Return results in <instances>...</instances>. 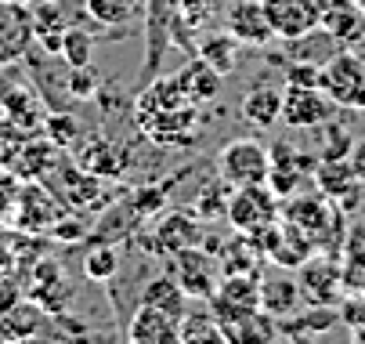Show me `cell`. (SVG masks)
Returning a JSON list of instances; mask_svg holds the SVG:
<instances>
[{
  "label": "cell",
  "instance_id": "obj_1",
  "mask_svg": "<svg viewBox=\"0 0 365 344\" xmlns=\"http://www.w3.org/2000/svg\"><path fill=\"white\" fill-rule=\"evenodd\" d=\"M134 120L138 127L155 141V145H192L199 134V113L195 106H178V109H155L152 98L141 91L134 102Z\"/></svg>",
  "mask_w": 365,
  "mask_h": 344
},
{
  "label": "cell",
  "instance_id": "obj_2",
  "mask_svg": "<svg viewBox=\"0 0 365 344\" xmlns=\"http://www.w3.org/2000/svg\"><path fill=\"white\" fill-rule=\"evenodd\" d=\"M62 214H66L62 200L43 181H22L15 188V203H11L8 228H15L22 236H43V232L55 228V221Z\"/></svg>",
  "mask_w": 365,
  "mask_h": 344
},
{
  "label": "cell",
  "instance_id": "obj_3",
  "mask_svg": "<svg viewBox=\"0 0 365 344\" xmlns=\"http://www.w3.org/2000/svg\"><path fill=\"white\" fill-rule=\"evenodd\" d=\"M268 171H272V149L257 138H232L217 153V178H225L232 188L264 185Z\"/></svg>",
  "mask_w": 365,
  "mask_h": 344
},
{
  "label": "cell",
  "instance_id": "obj_4",
  "mask_svg": "<svg viewBox=\"0 0 365 344\" xmlns=\"http://www.w3.org/2000/svg\"><path fill=\"white\" fill-rule=\"evenodd\" d=\"M282 200L268 188V185H242V188H232L228 196V221L235 232L242 236H257L264 232L268 225H275L282 218Z\"/></svg>",
  "mask_w": 365,
  "mask_h": 344
},
{
  "label": "cell",
  "instance_id": "obj_5",
  "mask_svg": "<svg viewBox=\"0 0 365 344\" xmlns=\"http://www.w3.org/2000/svg\"><path fill=\"white\" fill-rule=\"evenodd\" d=\"M319 87L333 98V106L340 109H365V62L344 47L322 66Z\"/></svg>",
  "mask_w": 365,
  "mask_h": 344
},
{
  "label": "cell",
  "instance_id": "obj_6",
  "mask_svg": "<svg viewBox=\"0 0 365 344\" xmlns=\"http://www.w3.org/2000/svg\"><path fill=\"white\" fill-rule=\"evenodd\" d=\"M170 275L178 286L188 293V301H210L217 290V258L199 243V247H185L170 258Z\"/></svg>",
  "mask_w": 365,
  "mask_h": 344
},
{
  "label": "cell",
  "instance_id": "obj_7",
  "mask_svg": "<svg viewBox=\"0 0 365 344\" xmlns=\"http://www.w3.org/2000/svg\"><path fill=\"white\" fill-rule=\"evenodd\" d=\"M297 283L307 305H340L344 301V265L336 258H315L311 254L300 268H297Z\"/></svg>",
  "mask_w": 365,
  "mask_h": 344
},
{
  "label": "cell",
  "instance_id": "obj_8",
  "mask_svg": "<svg viewBox=\"0 0 365 344\" xmlns=\"http://www.w3.org/2000/svg\"><path fill=\"white\" fill-rule=\"evenodd\" d=\"M22 286L51 315H62L73 301V286H69V279H66V272L55 258H40L36 265H29V272L22 275Z\"/></svg>",
  "mask_w": 365,
  "mask_h": 344
},
{
  "label": "cell",
  "instance_id": "obj_9",
  "mask_svg": "<svg viewBox=\"0 0 365 344\" xmlns=\"http://www.w3.org/2000/svg\"><path fill=\"white\" fill-rule=\"evenodd\" d=\"M333 98L322 87H300V84H286L282 91V120L297 131H311L322 127L326 120H333Z\"/></svg>",
  "mask_w": 365,
  "mask_h": 344
},
{
  "label": "cell",
  "instance_id": "obj_10",
  "mask_svg": "<svg viewBox=\"0 0 365 344\" xmlns=\"http://www.w3.org/2000/svg\"><path fill=\"white\" fill-rule=\"evenodd\" d=\"M47 174H51L47 188L58 196L66 211H83V207H91L94 196H101V178L87 174L76 160H62V163L51 167Z\"/></svg>",
  "mask_w": 365,
  "mask_h": 344
},
{
  "label": "cell",
  "instance_id": "obj_11",
  "mask_svg": "<svg viewBox=\"0 0 365 344\" xmlns=\"http://www.w3.org/2000/svg\"><path fill=\"white\" fill-rule=\"evenodd\" d=\"M47 330H51V312L40 301L26 298V293L11 308L0 312V340L4 344H26V340L43 337Z\"/></svg>",
  "mask_w": 365,
  "mask_h": 344
},
{
  "label": "cell",
  "instance_id": "obj_12",
  "mask_svg": "<svg viewBox=\"0 0 365 344\" xmlns=\"http://www.w3.org/2000/svg\"><path fill=\"white\" fill-rule=\"evenodd\" d=\"M33 44V11L22 0H0V66L29 55Z\"/></svg>",
  "mask_w": 365,
  "mask_h": 344
},
{
  "label": "cell",
  "instance_id": "obj_13",
  "mask_svg": "<svg viewBox=\"0 0 365 344\" xmlns=\"http://www.w3.org/2000/svg\"><path fill=\"white\" fill-rule=\"evenodd\" d=\"M202 243V225H199V214L192 211H170L160 218V225L152 228V243L148 247L163 258H174L178 251L185 247H199Z\"/></svg>",
  "mask_w": 365,
  "mask_h": 344
},
{
  "label": "cell",
  "instance_id": "obj_14",
  "mask_svg": "<svg viewBox=\"0 0 365 344\" xmlns=\"http://www.w3.org/2000/svg\"><path fill=\"white\" fill-rule=\"evenodd\" d=\"M225 29L246 47H264L268 40H275L268 11H264V0H235V4H228Z\"/></svg>",
  "mask_w": 365,
  "mask_h": 344
},
{
  "label": "cell",
  "instance_id": "obj_15",
  "mask_svg": "<svg viewBox=\"0 0 365 344\" xmlns=\"http://www.w3.org/2000/svg\"><path fill=\"white\" fill-rule=\"evenodd\" d=\"M315 185L322 196H329V200L347 214V211H358L361 203V181L354 178L351 163L347 160H319L315 163Z\"/></svg>",
  "mask_w": 365,
  "mask_h": 344
},
{
  "label": "cell",
  "instance_id": "obj_16",
  "mask_svg": "<svg viewBox=\"0 0 365 344\" xmlns=\"http://www.w3.org/2000/svg\"><path fill=\"white\" fill-rule=\"evenodd\" d=\"M264 11L279 40L304 36L319 26V0H264Z\"/></svg>",
  "mask_w": 365,
  "mask_h": 344
},
{
  "label": "cell",
  "instance_id": "obj_17",
  "mask_svg": "<svg viewBox=\"0 0 365 344\" xmlns=\"http://www.w3.org/2000/svg\"><path fill=\"white\" fill-rule=\"evenodd\" d=\"M0 109H4V120L29 131V134H40L43 131V120H47V109L40 102V94L29 91V84H8L0 91Z\"/></svg>",
  "mask_w": 365,
  "mask_h": 344
},
{
  "label": "cell",
  "instance_id": "obj_18",
  "mask_svg": "<svg viewBox=\"0 0 365 344\" xmlns=\"http://www.w3.org/2000/svg\"><path fill=\"white\" fill-rule=\"evenodd\" d=\"M319 26L351 47L365 36V11L354 0H319Z\"/></svg>",
  "mask_w": 365,
  "mask_h": 344
},
{
  "label": "cell",
  "instance_id": "obj_19",
  "mask_svg": "<svg viewBox=\"0 0 365 344\" xmlns=\"http://www.w3.org/2000/svg\"><path fill=\"white\" fill-rule=\"evenodd\" d=\"M300 301H304V293H300V283L289 275V268H279V272L260 279V308H264L275 323L297 315Z\"/></svg>",
  "mask_w": 365,
  "mask_h": 344
},
{
  "label": "cell",
  "instance_id": "obj_20",
  "mask_svg": "<svg viewBox=\"0 0 365 344\" xmlns=\"http://www.w3.org/2000/svg\"><path fill=\"white\" fill-rule=\"evenodd\" d=\"M239 116L260 131H268L282 120V91L268 80H257L246 94H242V102H239Z\"/></svg>",
  "mask_w": 365,
  "mask_h": 344
},
{
  "label": "cell",
  "instance_id": "obj_21",
  "mask_svg": "<svg viewBox=\"0 0 365 344\" xmlns=\"http://www.w3.org/2000/svg\"><path fill=\"white\" fill-rule=\"evenodd\" d=\"M127 340L130 344H178V319L163 315L152 305H138L127 319Z\"/></svg>",
  "mask_w": 365,
  "mask_h": 344
},
{
  "label": "cell",
  "instance_id": "obj_22",
  "mask_svg": "<svg viewBox=\"0 0 365 344\" xmlns=\"http://www.w3.org/2000/svg\"><path fill=\"white\" fill-rule=\"evenodd\" d=\"M178 84H181V91H185V98L199 109V106H206V102H214V98L221 94V84H225V76L217 73V69H210L199 55L178 73Z\"/></svg>",
  "mask_w": 365,
  "mask_h": 344
},
{
  "label": "cell",
  "instance_id": "obj_23",
  "mask_svg": "<svg viewBox=\"0 0 365 344\" xmlns=\"http://www.w3.org/2000/svg\"><path fill=\"white\" fill-rule=\"evenodd\" d=\"M286 51H289V62H311V66H326L336 51H344V44L333 36V33H326L322 26H315V29H307L304 36H293V40H286Z\"/></svg>",
  "mask_w": 365,
  "mask_h": 344
},
{
  "label": "cell",
  "instance_id": "obj_24",
  "mask_svg": "<svg viewBox=\"0 0 365 344\" xmlns=\"http://www.w3.org/2000/svg\"><path fill=\"white\" fill-rule=\"evenodd\" d=\"M76 163L94 178H120L123 174V156L116 153V145L109 138H101V134L87 138V145L76 153Z\"/></svg>",
  "mask_w": 365,
  "mask_h": 344
},
{
  "label": "cell",
  "instance_id": "obj_25",
  "mask_svg": "<svg viewBox=\"0 0 365 344\" xmlns=\"http://www.w3.org/2000/svg\"><path fill=\"white\" fill-rule=\"evenodd\" d=\"M141 305H152L170 319H181L188 312V293L178 286L174 275H155L141 286Z\"/></svg>",
  "mask_w": 365,
  "mask_h": 344
},
{
  "label": "cell",
  "instance_id": "obj_26",
  "mask_svg": "<svg viewBox=\"0 0 365 344\" xmlns=\"http://www.w3.org/2000/svg\"><path fill=\"white\" fill-rule=\"evenodd\" d=\"M69 19L62 15L58 4H51V0H40L33 8V44H40L47 55L58 59V47H62V33H66Z\"/></svg>",
  "mask_w": 365,
  "mask_h": 344
},
{
  "label": "cell",
  "instance_id": "obj_27",
  "mask_svg": "<svg viewBox=\"0 0 365 344\" xmlns=\"http://www.w3.org/2000/svg\"><path fill=\"white\" fill-rule=\"evenodd\" d=\"M195 55L210 66V69H217L221 76H232L235 73V66H239V40L225 29V33H206V36H199V44H195Z\"/></svg>",
  "mask_w": 365,
  "mask_h": 344
},
{
  "label": "cell",
  "instance_id": "obj_28",
  "mask_svg": "<svg viewBox=\"0 0 365 344\" xmlns=\"http://www.w3.org/2000/svg\"><path fill=\"white\" fill-rule=\"evenodd\" d=\"M225 330L214 312H185L178 319V344H221Z\"/></svg>",
  "mask_w": 365,
  "mask_h": 344
},
{
  "label": "cell",
  "instance_id": "obj_29",
  "mask_svg": "<svg viewBox=\"0 0 365 344\" xmlns=\"http://www.w3.org/2000/svg\"><path fill=\"white\" fill-rule=\"evenodd\" d=\"M87 15L101 26H127L145 11V0H83Z\"/></svg>",
  "mask_w": 365,
  "mask_h": 344
},
{
  "label": "cell",
  "instance_id": "obj_30",
  "mask_svg": "<svg viewBox=\"0 0 365 344\" xmlns=\"http://www.w3.org/2000/svg\"><path fill=\"white\" fill-rule=\"evenodd\" d=\"M83 275L94 283H113L120 275V251L116 243H98L83 254Z\"/></svg>",
  "mask_w": 365,
  "mask_h": 344
},
{
  "label": "cell",
  "instance_id": "obj_31",
  "mask_svg": "<svg viewBox=\"0 0 365 344\" xmlns=\"http://www.w3.org/2000/svg\"><path fill=\"white\" fill-rule=\"evenodd\" d=\"M22 272H19V258H15V247H8L0 239V312L11 308L19 298H22Z\"/></svg>",
  "mask_w": 365,
  "mask_h": 344
},
{
  "label": "cell",
  "instance_id": "obj_32",
  "mask_svg": "<svg viewBox=\"0 0 365 344\" xmlns=\"http://www.w3.org/2000/svg\"><path fill=\"white\" fill-rule=\"evenodd\" d=\"M91 55H94V40L83 26H66L62 33V47H58V59L66 62V69H76V66H91Z\"/></svg>",
  "mask_w": 365,
  "mask_h": 344
},
{
  "label": "cell",
  "instance_id": "obj_33",
  "mask_svg": "<svg viewBox=\"0 0 365 344\" xmlns=\"http://www.w3.org/2000/svg\"><path fill=\"white\" fill-rule=\"evenodd\" d=\"M228 196H232V185L225 178H217L214 185H206L199 192V203H195V214L202 221H214V218H225L228 214Z\"/></svg>",
  "mask_w": 365,
  "mask_h": 344
},
{
  "label": "cell",
  "instance_id": "obj_34",
  "mask_svg": "<svg viewBox=\"0 0 365 344\" xmlns=\"http://www.w3.org/2000/svg\"><path fill=\"white\" fill-rule=\"evenodd\" d=\"M43 138L55 145V149H69L73 141H80V123H76V116L73 113H47V120H43Z\"/></svg>",
  "mask_w": 365,
  "mask_h": 344
},
{
  "label": "cell",
  "instance_id": "obj_35",
  "mask_svg": "<svg viewBox=\"0 0 365 344\" xmlns=\"http://www.w3.org/2000/svg\"><path fill=\"white\" fill-rule=\"evenodd\" d=\"M351 145H354V134H351L344 123H333V120L322 123V149H319V160H347Z\"/></svg>",
  "mask_w": 365,
  "mask_h": 344
},
{
  "label": "cell",
  "instance_id": "obj_36",
  "mask_svg": "<svg viewBox=\"0 0 365 344\" xmlns=\"http://www.w3.org/2000/svg\"><path fill=\"white\" fill-rule=\"evenodd\" d=\"M66 94L76 98V102H87V98L98 94V73L94 66H76L66 73Z\"/></svg>",
  "mask_w": 365,
  "mask_h": 344
},
{
  "label": "cell",
  "instance_id": "obj_37",
  "mask_svg": "<svg viewBox=\"0 0 365 344\" xmlns=\"http://www.w3.org/2000/svg\"><path fill=\"white\" fill-rule=\"evenodd\" d=\"M340 323H347L351 326V333L358 337V340H365V298L358 293V298H347V301H340Z\"/></svg>",
  "mask_w": 365,
  "mask_h": 344
},
{
  "label": "cell",
  "instance_id": "obj_38",
  "mask_svg": "<svg viewBox=\"0 0 365 344\" xmlns=\"http://www.w3.org/2000/svg\"><path fill=\"white\" fill-rule=\"evenodd\" d=\"M344 261H354V265H365V221L351 225L344 232Z\"/></svg>",
  "mask_w": 365,
  "mask_h": 344
},
{
  "label": "cell",
  "instance_id": "obj_39",
  "mask_svg": "<svg viewBox=\"0 0 365 344\" xmlns=\"http://www.w3.org/2000/svg\"><path fill=\"white\" fill-rule=\"evenodd\" d=\"M319 80H322V66H311V62H289V69H286V84L319 87Z\"/></svg>",
  "mask_w": 365,
  "mask_h": 344
},
{
  "label": "cell",
  "instance_id": "obj_40",
  "mask_svg": "<svg viewBox=\"0 0 365 344\" xmlns=\"http://www.w3.org/2000/svg\"><path fill=\"white\" fill-rule=\"evenodd\" d=\"M51 232H55V239H66V243H76V239H83V236H87L83 221H76V218H66V214L55 221V228H51Z\"/></svg>",
  "mask_w": 365,
  "mask_h": 344
},
{
  "label": "cell",
  "instance_id": "obj_41",
  "mask_svg": "<svg viewBox=\"0 0 365 344\" xmlns=\"http://www.w3.org/2000/svg\"><path fill=\"white\" fill-rule=\"evenodd\" d=\"M347 163H351V171H354V178L365 185V138H358L354 145H351V153H347Z\"/></svg>",
  "mask_w": 365,
  "mask_h": 344
},
{
  "label": "cell",
  "instance_id": "obj_42",
  "mask_svg": "<svg viewBox=\"0 0 365 344\" xmlns=\"http://www.w3.org/2000/svg\"><path fill=\"white\" fill-rule=\"evenodd\" d=\"M354 4H358V8H361V11H365V0H354Z\"/></svg>",
  "mask_w": 365,
  "mask_h": 344
}]
</instances>
